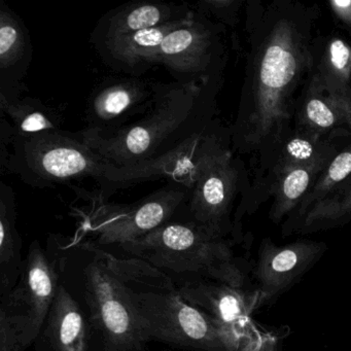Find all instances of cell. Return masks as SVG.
<instances>
[{"label": "cell", "instance_id": "1", "mask_svg": "<svg viewBox=\"0 0 351 351\" xmlns=\"http://www.w3.org/2000/svg\"><path fill=\"white\" fill-rule=\"evenodd\" d=\"M149 112L114 132L81 131L106 163L128 167L161 159L213 127L217 77L201 83H154Z\"/></svg>", "mask_w": 351, "mask_h": 351}, {"label": "cell", "instance_id": "2", "mask_svg": "<svg viewBox=\"0 0 351 351\" xmlns=\"http://www.w3.org/2000/svg\"><path fill=\"white\" fill-rule=\"evenodd\" d=\"M309 60L297 24L291 18L277 20L254 59L246 143H260L289 119V97Z\"/></svg>", "mask_w": 351, "mask_h": 351}, {"label": "cell", "instance_id": "3", "mask_svg": "<svg viewBox=\"0 0 351 351\" xmlns=\"http://www.w3.org/2000/svg\"><path fill=\"white\" fill-rule=\"evenodd\" d=\"M121 248L159 270L198 274L235 287L243 285L229 244L193 221H168Z\"/></svg>", "mask_w": 351, "mask_h": 351}, {"label": "cell", "instance_id": "4", "mask_svg": "<svg viewBox=\"0 0 351 351\" xmlns=\"http://www.w3.org/2000/svg\"><path fill=\"white\" fill-rule=\"evenodd\" d=\"M108 163L84 141L81 132L47 131L14 137L0 172L15 174L32 188H55L85 178L97 180Z\"/></svg>", "mask_w": 351, "mask_h": 351}, {"label": "cell", "instance_id": "5", "mask_svg": "<svg viewBox=\"0 0 351 351\" xmlns=\"http://www.w3.org/2000/svg\"><path fill=\"white\" fill-rule=\"evenodd\" d=\"M128 289L145 342L159 340L195 351H248L190 305L171 280L152 285L149 291Z\"/></svg>", "mask_w": 351, "mask_h": 351}, {"label": "cell", "instance_id": "6", "mask_svg": "<svg viewBox=\"0 0 351 351\" xmlns=\"http://www.w3.org/2000/svg\"><path fill=\"white\" fill-rule=\"evenodd\" d=\"M190 193L184 184L168 182L132 204H112L94 197V207L86 217L84 228L96 235L99 244L124 245L171 221L188 202Z\"/></svg>", "mask_w": 351, "mask_h": 351}, {"label": "cell", "instance_id": "7", "mask_svg": "<svg viewBox=\"0 0 351 351\" xmlns=\"http://www.w3.org/2000/svg\"><path fill=\"white\" fill-rule=\"evenodd\" d=\"M238 182L239 172L233 155L213 127L201 145L194 186L186 204L192 221L223 237Z\"/></svg>", "mask_w": 351, "mask_h": 351}, {"label": "cell", "instance_id": "8", "mask_svg": "<svg viewBox=\"0 0 351 351\" xmlns=\"http://www.w3.org/2000/svg\"><path fill=\"white\" fill-rule=\"evenodd\" d=\"M128 291L127 283L101 258L86 269V299L92 322L110 350H133L145 343Z\"/></svg>", "mask_w": 351, "mask_h": 351}, {"label": "cell", "instance_id": "9", "mask_svg": "<svg viewBox=\"0 0 351 351\" xmlns=\"http://www.w3.org/2000/svg\"><path fill=\"white\" fill-rule=\"evenodd\" d=\"M221 56L219 28L195 11L164 38L155 64L164 65L178 83H201L217 77Z\"/></svg>", "mask_w": 351, "mask_h": 351}, {"label": "cell", "instance_id": "10", "mask_svg": "<svg viewBox=\"0 0 351 351\" xmlns=\"http://www.w3.org/2000/svg\"><path fill=\"white\" fill-rule=\"evenodd\" d=\"M154 83L137 77H110L92 91L85 110L86 130L108 133L143 118L154 101Z\"/></svg>", "mask_w": 351, "mask_h": 351}, {"label": "cell", "instance_id": "11", "mask_svg": "<svg viewBox=\"0 0 351 351\" xmlns=\"http://www.w3.org/2000/svg\"><path fill=\"white\" fill-rule=\"evenodd\" d=\"M58 275L38 241L30 246L19 283L8 295V310L23 328L26 348L40 334L58 293Z\"/></svg>", "mask_w": 351, "mask_h": 351}, {"label": "cell", "instance_id": "12", "mask_svg": "<svg viewBox=\"0 0 351 351\" xmlns=\"http://www.w3.org/2000/svg\"><path fill=\"white\" fill-rule=\"evenodd\" d=\"M207 132L198 135L184 147L161 159L128 167H116L108 164L101 178L96 180L99 186V195L97 197L106 200L108 197L123 189L126 190L136 184L162 178L167 182L184 184L192 190L196 176L199 152Z\"/></svg>", "mask_w": 351, "mask_h": 351}, {"label": "cell", "instance_id": "13", "mask_svg": "<svg viewBox=\"0 0 351 351\" xmlns=\"http://www.w3.org/2000/svg\"><path fill=\"white\" fill-rule=\"evenodd\" d=\"M195 10L188 3H173L143 0L129 3L104 14L90 36L95 50L123 38L149 28L188 19Z\"/></svg>", "mask_w": 351, "mask_h": 351}, {"label": "cell", "instance_id": "14", "mask_svg": "<svg viewBox=\"0 0 351 351\" xmlns=\"http://www.w3.org/2000/svg\"><path fill=\"white\" fill-rule=\"evenodd\" d=\"M178 293L221 332L243 345L242 330L252 305L240 287L219 281L190 282L180 287Z\"/></svg>", "mask_w": 351, "mask_h": 351}, {"label": "cell", "instance_id": "15", "mask_svg": "<svg viewBox=\"0 0 351 351\" xmlns=\"http://www.w3.org/2000/svg\"><path fill=\"white\" fill-rule=\"evenodd\" d=\"M34 59L29 30L23 20L0 0V100L21 99L24 79Z\"/></svg>", "mask_w": 351, "mask_h": 351}, {"label": "cell", "instance_id": "16", "mask_svg": "<svg viewBox=\"0 0 351 351\" xmlns=\"http://www.w3.org/2000/svg\"><path fill=\"white\" fill-rule=\"evenodd\" d=\"M324 250V245L319 242L297 241L275 245L266 240L258 252L256 266V278L262 299H271L285 291Z\"/></svg>", "mask_w": 351, "mask_h": 351}, {"label": "cell", "instance_id": "17", "mask_svg": "<svg viewBox=\"0 0 351 351\" xmlns=\"http://www.w3.org/2000/svg\"><path fill=\"white\" fill-rule=\"evenodd\" d=\"M188 19L123 36L96 51L104 62L114 71L138 77L156 65V55L164 38Z\"/></svg>", "mask_w": 351, "mask_h": 351}, {"label": "cell", "instance_id": "18", "mask_svg": "<svg viewBox=\"0 0 351 351\" xmlns=\"http://www.w3.org/2000/svg\"><path fill=\"white\" fill-rule=\"evenodd\" d=\"M22 241L17 229V203L12 186L0 182V287L11 293L22 274ZM8 293V295H9Z\"/></svg>", "mask_w": 351, "mask_h": 351}, {"label": "cell", "instance_id": "19", "mask_svg": "<svg viewBox=\"0 0 351 351\" xmlns=\"http://www.w3.org/2000/svg\"><path fill=\"white\" fill-rule=\"evenodd\" d=\"M301 119L315 135L351 130V96L330 93L311 81Z\"/></svg>", "mask_w": 351, "mask_h": 351}, {"label": "cell", "instance_id": "20", "mask_svg": "<svg viewBox=\"0 0 351 351\" xmlns=\"http://www.w3.org/2000/svg\"><path fill=\"white\" fill-rule=\"evenodd\" d=\"M46 335L55 351H87V328L83 313L62 285L47 317Z\"/></svg>", "mask_w": 351, "mask_h": 351}, {"label": "cell", "instance_id": "21", "mask_svg": "<svg viewBox=\"0 0 351 351\" xmlns=\"http://www.w3.org/2000/svg\"><path fill=\"white\" fill-rule=\"evenodd\" d=\"M0 114L11 122L14 137L62 130V116L38 98L27 96L13 102L0 100Z\"/></svg>", "mask_w": 351, "mask_h": 351}, {"label": "cell", "instance_id": "22", "mask_svg": "<svg viewBox=\"0 0 351 351\" xmlns=\"http://www.w3.org/2000/svg\"><path fill=\"white\" fill-rule=\"evenodd\" d=\"M330 162L313 165L291 166L278 169V180L275 189L274 203L271 210V219L278 223L289 215L307 196Z\"/></svg>", "mask_w": 351, "mask_h": 351}, {"label": "cell", "instance_id": "23", "mask_svg": "<svg viewBox=\"0 0 351 351\" xmlns=\"http://www.w3.org/2000/svg\"><path fill=\"white\" fill-rule=\"evenodd\" d=\"M312 81L330 93L351 96V47L344 40L328 43Z\"/></svg>", "mask_w": 351, "mask_h": 351}, {"label": "cell", "instance_id": "24", "mask_svg": "<svg viewBox=\"0 0 351 351\" xmlns=\"http://www.w3.org/2000/svg\"><path fill=\"white\" fill-rule=\"evenodd\" d=\"M351 176V145L332 158L326 169L318 176L307 196L299 205L302 217L318 201L322 200L335 190L342 186Z\"/></svg>", "mask_w": 351, "mask_h": 351}, {"label": "cell", "instance_id": "25", "mask_svg": "<svg viewBox=\"0 0 351 351\" xmlns=\"http://www.w3.org/2000/svg\"><path fill=\"white\" fill-rule=\"evenodd\" d=\"M350 215L351 180L315 203L304 215V225L311 227L317 223H334Z\"/></svg>", "mask_w": 351, "mask_h": 351}, {"label": "cell", "instance_id": "26", "mask_svg": "<svg viewBox=\"0 0 351 351\" xmlns=\"http://www.w3.org/2000/svg\"><path fill=\"white\" fill-rule=\"evenodd\" d=\"M332 149L328 145L317 143L316 135L313 138L297 136L289 139L283 149L278 169L291 166L313 165L332 161Z\"/></svg>", "mask_w": 351, "mask_h": 351}, {"label": "cell", "instance_id": "27", "mask_svg": "<svg viewBox=\"0 0 351 351\" xmlns=\"http://www.w3.org/2000/svg\"><path fill=\"white\" fill-rule=\"evenodd\" d=\"M23 328L17 318L1 305L0 308V351H24Z\"/></svg>", "mask_w": 351, "mask_h": 351}, {"label": "cell", "instance_id": "28", "mask_svg": "<svg viewBox=\"0 0 351 351\" xmlns=\"http://www.w3.org/2000/svg\"><path fill=\"white\" fill-rule=\"evenodd\" d=\"M195 11L203 15H213L225 23L234 24L240 1L237 0H203L192 5Z\"/></svg>", "mask_w": 351, "mask_h": 351}, {"label": "cell", "instance_id": "29", "mask_svg": "<svg viewBox=\"0 0 351 351\" xmlns=\"http://www.w3.org/2000/svg\"><path fill=\"white\" fill-rule=\"evenodd\" d=\"M328 5L343 24L351 27V0H330Z\"/></svg>", "mask_w": 351, "mask_h": 351}]
</instances>
